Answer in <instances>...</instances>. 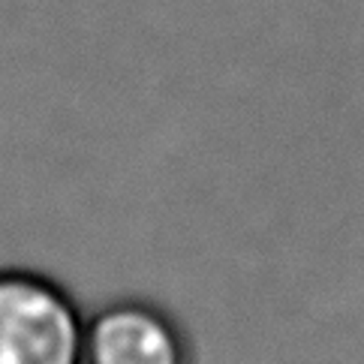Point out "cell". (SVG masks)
<instances>
[{
	"mask_svg": "<svg viewBox=\"0 0 364 364\" xmlns=\"http://www.w3.org/2000/svg\"><path fill=\"white\" fill-rule=\"evenodd\" d=\"M0 364H85V322L58 283L0 271Z\"/></svg>",
	"mask_w": 364,
	"mask_h": 364,
	"instance_id": "obj_1",
	"label": "cell"
},
{
	"mask_svg": "<svg viewBox=\"0 0 364 364\" xmlns=\"http://www.w3.org/2000/svg\"><path fill=\"white\" fill-rule=\"evenodd\" d=\"M85 364H193L172 316L145 301H118L85 325Z\"/></svg>",
	"mask_w": 364,
	"mask_h": 364,
	"instance_id": "obj_2",
	"label": "cell"
}]
</instances>
